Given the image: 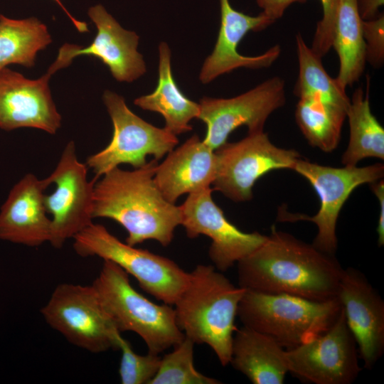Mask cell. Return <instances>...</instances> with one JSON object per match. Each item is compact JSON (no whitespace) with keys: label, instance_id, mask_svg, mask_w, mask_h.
<instances>
[{"label":"cell","instance_id":"obj_1","mask_svg":"<svg viewBox=\"0 0 384 384\" xmlns=\"http://www.w3.org/2000/svg\"><path fill=\"white\" fill-rule=\"evenodd\" d=\"M237 265L238 286L245 289L316 302L337 297L343 270L336 255L274 225L266 240Z\"/></svg>","mask_w":384,"mask_h":384},{"label":"cell","instance_id":"obj_2","mask_svg":"<svg viewBox=\"0 0 384 384\" xmlns=\"http://www.w3.org/2000/svg\"><path fill=\"white\" fill-rule=\"evenodd\" d=\"M157 166L153 159L132 171L116 167L95 183L93 218H110L120 224L127 232L129 245L154 240L167 246L181 225L179 206L168 202L154 182Z\"/></svg>","mask_w":384,"mask_h":384},{"label":"cell","instance_id":"obj_3","mask_svg":"<svg viewBox=\"0 0 384 384\" xmlns=\"http://www.w3.org/2000/svg\"><path fill=\"white\" fill-rule=\"evenodd\" d=\"M245 292L213 265H198L174 304L185 336L210 347L223 366L230 363L235 320Z\"/></svg>","mask_w":384,"mask_h":384},{"label":"cell","instance_id":"obj_4","mask_svg":"<svg viewBox=\"0 0 384 384\" xmlns=\"http://www.w3.org/2000/svg\"><path fill=\"white\" fill-rule=\"evenodd\" d=\"M341 309L338 297L316 302L287 294L245 289L237 316L244 326L265 334L289 349L328 330Z\"/></svg>","mask_w":384,"mask_h":384},{"label":"cell","instance_id":"obj_5","mask_svg":"<svg viewBox=\"0 0 384 384\" xmlns=\"http://www.w3.org/2000/svg\"><path fill=\"white\" fill-rule=\"evenodd\" d=\"M92 285L120 332L132 331L146 343L148 352L159 354L184 338L169 304H157L138 292L129 274L115 263L104 260Z\"/></svg>","mask_w":384,"mask_h":384},{"label":"cell","instance_id":"obj_6","mask_svg":"<svg viewBox=\"0 0 384 384\" xmlns=\"http://www.w3.org/2000/svg\"><path fill=\"white\" fill-rule=\"evenodd\" d=\"M73 239L80 256H97L115 263L164 304L174 305L187 283L189 272L174 261L122 242L102 225L92 223Z\"/></svg>","mask_w":384,"mask_h":384},{"label":"cell","instance_id":"obj_7","mask_svg":"<svg viewBox=\"0 0 384 384\" xmlns=\"http://www.w3.org/2000/svg\"><path fill=\"white\" fill-rule=\"evenodd\" d=\"M293 170L311 183L319 198L320 206L313 216L289 213L279 208L277 219L279 222L314 223L318 231L312 245L321 252L336 255L338 248L336 223L343 206L356 188L383 178L384 166L377 163L363 167L334 168L300 158Z\"/></svg>","mask_w":384,"mask_h":384},{"label":"cell","instance_id":"obj_8","mask_svg":"<svg viewBox=\"0 0 384 384\" xmlns=\"http://www.w3.org/2000/svg\"><path fill=\"white\" fill-rule=\"evenodd\" d=\"M41 313L52 329L77 347L93 353L118 348L121 332L92 284H58Z\"/></svg>","mask_w":384,"mask_h":384},{"label":"cell","instance_id":"obj_9","mask_svg":"<svg viewBox=\"0 0 384 384\" xmlns=\"http://www.w3.org/2000/svg\"><path fill=\"white\" fill-rule=\"evenodd\" d=\"M103 101L113 124V134L105 149L87 159L85 164L96 179L120 164L142 167L147 163L148 155L159 160L178 144L176 135L132 112L121 95L105 90Z\"/></svg>","mask_w":384,"mask_h":384},{"label":"cell","instance_id":"obj_10","mask_svg":"<svg viewBox=\"0 0 384 384\" xmlns=\"http://www.w3.org/2000/svg\"><path fill=\"white\" fill-rule=\"evenodd\" d=\"M216 172L213 190L235 202L252 198L255 182L277 169L293 170L300 154L280 148L271 142L264 131L248 133L236 142H225L215 150Z\"/></svg>","mask_w":384,"mask_h":384},{"label":"cell","instance_id":"obj_11","mask_svg":"<svg viewBox=\"0 0 384 384\" xmlns=\"http://www.w3.org/2000/svg\"><path fill=\"white\" fill-rule=\"evenodd\" d=\"M355 338L343 309L332 326L314 339L285 349L288 372L302 382L314 384H351L361 368Z\"/></svg>","mask_w":384,"mask_h":384},{"label":"cell","instance_id":"obj_12","mask_svg":"<svg viewBox=\"0 0 384 384\" xmlns=\"http://www.w3.org/2000/svg\"><path fill=\"white\" fill-rule=\"evenodd\" d=\"M87 166L80 162L73 141L64 148L53 171L46 177L54 191L45 195V205L50 215L49 242L55 248L92 223L95 180L87 178Z\"/></svg>","mask_w":384,"mask_h":384},{"label":"cell","instance_id":"obj_13","mask_svg":"<svg viewBox=\"0 0 384 384\" xmlns=\"http://www.w3.org/2000/svg\"><path fill=\"white\" fill-rule=\"evenodd\" d=\"M285 102V82L279 76L232 98L204 97L198 117L207 127L203 141L215 151L240 126H247L248 133L262 132L270 115Z\"/></svg>","mask_w":384,"mask_h":384},{"label":"cell","instance_id":"obj_14","mask_svg":"<svg viewBox=\"0 0 384 384\" xmlns=\"http://www.w3.org/2000/svg\"><path fill=\"white\" fill-rule=\"evenodd\" d=\"M213 191L208 188L189 193L179 206L181 225L189 238L204 235L212 240L209 257L213 266L223 272L259 247L267 236L258 232H242L229 222L213 201Z\"/></svg>","mask_w":384,"mask_h":384},{"label":"cell","instance_id":"obj_15","mask_svg":"<svg viewBox=\"0 0 384 384\" xmlns=\"http://www.w3.org/2000/svg\"><path fill=\"white\" fill-rule=\"evenodd\" d=\"M88 16L97 27V34L86 47L65 43L48 72L51 74L68 66L79 55H92L106 65L112 76L119 82H132L146 71L142 54L137 51L139 36L123 28L103 6L97 4L88 10Z\"/></svg>","mask_w":384,"mask_h":384},{"label":"cell","instance_id":"obj_16","mask_svg":"<svg viewBox=\"0 0 384 384\" xmlns=\"http://www.w3.org/2000/svg\"><path fill=\"white\" fill-rule=\"evenodd\" d=\"M337 297L359 357L370 370L384 352V301L366 275L351 267L343 268Z\"/></svg>","mask_w":384,"mask_h":384},{"label":"cell","instance_id":"obj_17","mask_svg":"<svg viewBox=\"0 0 384 384\" xmlns=\"http://www.w3.org/2000/svg\"><path fill=\"white\" fill-rule=\"evenodd\" d=\"M47 72L30 80L8 68L0 70V129L29 127L55 134L61 116L52 99Z\"/></svg>","mask_w":384,"mask_h":384},{"label":"cell","instance_id":"obj_18","mask_svg":"<svg viewBox=\"0 0 384 384\" xmlns=\"http://www.w3.org/2000/svg\"><path fill=\"white\" fill-rule=\"evenodd\" d=\"M220 26L217 41L199 75L203 84L239 68H268L281 54L280 46L274 45L260 55H241L238 51V46L245 36L250 31H261L274 22L262 12L252 16L238 11L230 5L229 0H220Z\"/></svg>","mask_w":384,"mask_h":384},{"label":"cell","instance_id":"obj_19","mask_svg":"<svg viewBox=\"0 0 384 384\" xmlns=\"http://www.w3.org/2000/svg\"><path fill=\"white\" fill-rule=\"evenodd\" d=\"M46 178L26 174L11 189L0 210V239L37 247L50 238L51 221L45 205Z\"/></svg>","mask_w":384,"mask_h":384},{"label":"cell","instance_id":"obj_20","mask_svg":"<svg viewBox=\"0 0 384 384\" xmlns=\"http://www.w3.org/2000/svg\"><path fill=\"white\" fill-rule=\"evenodd\" d=\"M215 172V151L194 134L168 153L158 164L154 180L163 197L175 204L183 194L210 188Z\"/></svg>","mask_w":384,"mask_h":384},{"label":"cell","instance_id":"obj_21","mask_svg":"<svg viewBox=\"0 0 384 384\" xmlns=\"http://www.w3.org/2000/svg\"><path fill=\"white\" fill-rule=\"evenodd\" d=\"M254 384H282L285 349L272 337L242 326L233 339L230 363Z\"/></svg>","mask_w":384,"mask_h":384},{"label":"cell","instance_id":"obj_22","mask_svg":"<svg viewBox=\"0 0 384 384\" xmlns=\"http://www.w3.org/2000/svg\"><path fill=\"white\" fill-rule=\"evenodd\" d=\"M171 50L165 42L159 46V79L155 90L134 100L135 105L144 110L161 114L164 128L174 135L191 131L189 122L198 119L200 105L186 97L174 79Z\"/></svg>","mask_w":384,"mask_h":384},{"label":"cell","instance_id":"obj_23","mask_svg":"<svg viewBox=\"0 0 384 384\" xmlns=\"http://www.w3.org/2000/svg\"><path fill=\"white\" fill-rule=\"evenodd\" d=\"M362 23L358 0H338L332 48L339 60V70L336 78L346 89L360 79L366 67Z\"/></svg>","mask_w":384,"mask_h":384},{"label":"cell","instance_id":"obj_24","mask_svg":"<svg viewBox=\"0 0 384 384\" xmlns=\"http://www.w3.org/2000/svg\"><path fill=\"white\" fill-rule=\"evenodd\" d=\"M369 84L368 80L366 91L361 87L356 89L350 99L346 112L350 138L341 156L344 166H356L369 157L384 159V129L371 112Z\"/></svg>","mask_w":384,"mask_h":384},{"label":"cell","instance_id":"obj_25","mask_svg":"<svg viewBox=\"0 0 384 384\" xmlns=\"http://www.w3.org/2000/svg\"><path fill=\"white\" fill-rule=\"evenodd\" d=\"M46 26L38 18L12 19L0 15V70L16 63L31 68L37 53L51 43Z\"/></svg>","mask_w":384,"mask_h":384},{"label":"cell","instance_id":"obj_26","mask_svg":"<svg viewBox=\"0 0 384 384\" xmlns=\"http://www.w3.org/2000/svg\"><path fill=\"white\" fill-rule=\"evenodd\" d=\"M348 108L331 102L301 98L297 104L294 117L308 143L329 153L338 145Z\"/></svg>","mask_w":384,"mask_h":384},{"label":"cell","instance_id":"obj_27","mask_svg":"<svg viewBox=\"0 0 384 384\" xmlns=\"http://www.w3.org/2000/svg\"><path fill=\"white\" fill-rule=\"evenodd\" d=\"M295 41L299 74L294 87V95L299 99L317 100L348 107L350 98L346 88L328 74L321 58L306 45L300 33L296 35Z\"/></svg>","mask_w":384,"mask_h":384},{"label":"cell","instance_id":"obj_28","mask_svg":"<svg viewBox=\"0 0 384 384\" xmlns=\"http://www.w3.org/2000/svg\"><path fill=\"white\" fill-rule=\"evenodd\" d=\"M195 343L188 337L161 358L159 370L149 384H220L221 381L200 373L194 366Z\"/></svg>","mask_w":384,"mask_h":384},{"label":"cell","instance_id":"obj_29","mask_svg":"<svg viewBox=\"0 0 384 384\" xmlns=\"http://www.w3.org/2000/svg\"><path fill=\"white\" fill-rule=\"evenodd\" d=\"M118 349L122 353L119 368L121 383L149 384L159 368L161 358L159 354L148 352L146 355H139L122 336L119 338Z\"/></svg>","mask_w":384,"mask_h":384},{"label":"cell","instance_id":"obj_30","mask_svg":"<svg viewBox=\"0 0 384 384\" xmlns=\"http://www.w3.org/2000/svg\"><path fill=\"white\" fill-rule=\"evenodd\" d=\"M319 1L322 7V18L317 23L310 48L322 58L332 48L338 0Z\"/></svg>","mask_w":384,"mask_h":384},{"label":"cell","instance_id":"obj_31","mask_svg":"<svg viewBox=\"0 0 384 384\" xmlns=\"http://www.w3.org/2000/svg\"><path fill=\"white\" fill-rule=\"evenodd\" d=\"M363 38L366 58L373 67H381L384 61V15L380 14L370 20H363Z\"/></svg>","mask_w":384,"mask_h":384},{"label":"cell","instance_id":"obj_32","mask_svg":"<svg viewBox=\"0 0 384 384\" xmlns=\"http://www.w3.org/2000/svg\"><path fill=\"white\" fill-rule=\"evenodd\" d=\"M262 13L274 22L280 18L287 8L294 3L304 4L306 0H256Z\"/></svg>","mask_w":384,"mask_h":384},{"label":"cell","instance_id":"obj_33","mask_svg":"<svg viewBox=\"0 0 384 384\" xmlns=\"http://www.w3.org/2000/svg\"><path fill=\"white\" fill-rule=\"evenodd\" d=\"M371 191L379 201L380 213L377 226L378 245L379 247L384 245V181L381 178L377 181L369 183Z\"/></svg>","mask_w":384,"mask_h":384},{"label":"cell","instance_id":"obj_34","mask_svg":"<svg viewBox=\"0 0 384 384\" xmlns=\"http://www.w3.org/2000/svg\"><path fill=\"white\" fill-rule=\"evenodd\" d=\"M384 4V0H358L360 16L363 20H370L380 14L379 9Z\"/></svg>","mask_w":384,"mask_h":384},{"label":"cell","instance_id":"obj_35","mask_svg":"<svg viewBox=\"0 0 384 384\" xmlns=\"http://www.w3.org/2000/svg\"><path fill=\"white\" fill-rule=\"evenodd\" d=\"M59 6H61V8L63 9V11L66 13L67 16L69 17L75 27L77 28V30L80 33L87 32L88 28L87 26V24L85 22L80 21L75 18L64 7V6L61 4L60 0H54Z\"/></svg>","mask_w":384,"mask_h":384}]
</instances>
